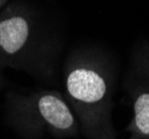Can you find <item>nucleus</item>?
Listing matches in <instances>:
<instances>
[{"instance_id":"1","label":"nucleus","mask_w":149,"mask_h":139,"mask_svg":"<svg viewBox=\"0 0 149 139\" xmlns=\"http://www.w3.org/2000/svg\"><path fill=\"white\" fill-rule=\"evenodd\" d=\"M68 104L89 139H118L111 121V96L107 71L91 57H77L66 69Z\"/></svg>"},{"instance_id":"4","label":"nucleus","mask_w":149,"mask_h":139,"mask_svg":"<svg viewBox=\"0 0 149 139\" xmlns=\"http://www.w3.org/2000/svg\"><path fill=\"white\" fill-rule=\"evenodd\" d=\"M129 139L149 138V90L143 91L134 100V117L128 127Z\"/></svg>"},{"instance_id":"3","label":"nucleus","mask_w":149,"mask_h":139,"mask_svg":"<svg viewBox=\"0 0 149 139\" xmlns=\"http://www.w3.org/2000/svg\"><path fill=\"white\" fill-rule=\"evenodd\" d=\"M36 25L30 11L20 3L0 11V65L21 69L35 46Z\"/></svg>"},{"instance_id":"5","label":"nucleus","mask_w":149,"mask_h":139,"mask_svg":"<svg viewBox=\"0 0 149 139\" xmlns=\"http://www.w3.org/2000/svg\"><path fill=\"white\" fill-rule=\"evenodd\" d=\"M8 0H0V11L6 7V3Z\"/></svg>"},{"instance_id":"2","label":"nucleus","mask_w":149,"mask_h":139,"mask_svg":"<svg viewBox=\"0 0 149 139\" xmlns=\"http://www.w3.org/2000/svg\"><path fill=\"white\" fill-rule=\"evenodd\" d=\"M10 116L13 125L28 133L45 131L56 137H74L79 133L72 109L58 91H40L13 98Z\"/></svg>"},{"instance_id":"6","label":"nucleus","mask_w":149,"mask_h":139,"mask_svg":"<svg viewBox=\"0 0 149 139\" xmlns=\"http://www.w3.org/2000/svg\"><path fill=\"white\" fill-rule=\"evenodd\" d=\"M146 139H149V138H146Z\"/></svg>"}]
</instances>
